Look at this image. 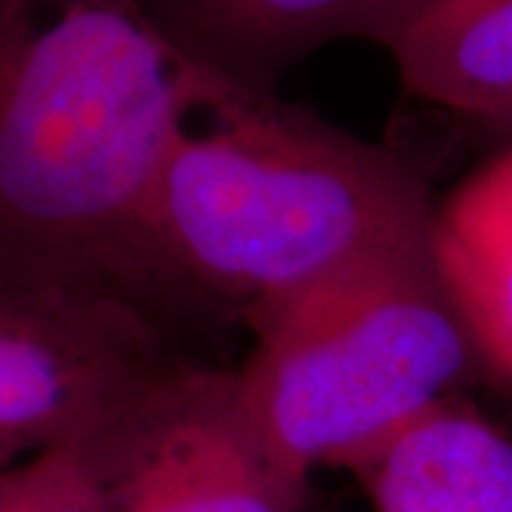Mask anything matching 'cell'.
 <instances>
[{
  "instance_id": "obj_1",
  "label": "cell",
  "mask_w": 512,
  "mask_h": 512,
  "mask_svg": "<svg viewBox=\"0 0 512 512\" xmlns=\"http://www.w3.org/2000/svg\"><path fill=\"white\" fill-rule=\"evenodd\" d=\"M214 80L134 0H0V279L165 333L200 308L157 245L154 194Z\"/></svg>"
},
{
  "instance_id": "obj_7",
  "label": "cell",
  "mask_w": 512,
  "mask_h": 512,
  "mask_svg": "<svg viewBox=\"0 0 512 512\" xmlns=\"http://www.w3.org/2000/svg\"><path fill=\"white\" fill-rule=\"evenodd\" d=\"M350 473L373 512H512V433L456 399L407 424Z\"/></svg>"
},
{
  "instance_id": "obj_3",
  "label": "cell",
  "mask_w": 512,
  "mask_h": 512,
  "mask_svg": "<svg viewBox=\"0 0 512 512\" xmlns=\"http://www.w3.org/2000/svg\"><path fill=\"white\" fill-rule=\"evenodd\" d=\"M234 370L262 450L293 478L353 470L481 370L439 259L359 271L248 316Z\"/></svg>"
},
{
  "instance_id": "obj_9",
  "label": "cell",
  "mask_w": 512,
  "mask_h": 512,
  "mask_svg": "<svg viewBox=\"0 0 512 512\" xmlns=\"http://www.w3.org/2000/svg\"><path fill=\"white\" fill-rule=\"evenodd\" d=\"M436 259L481 370L512 382V146L439 202Z\"/></svg>"
},
{
  "instance_id": "obj_10",
  "label": "cell",
  "mask_w": 512,
  "mask_h": 512,
  "mask_svg": "<svg viewBox=\"0 0 512 512\" xmlns=\"http://www.w3.org/2000/svg\"><path fill=\"white\" fill-rule=\"evenodd\" d=\"M0 512H111L97 447H63L0 467Z\"/></svg>"
},
{
  "instance_id": "obj_11",
  "label": "cell",
  "mask_w": 512,
  "mask_h": 512,
  "mask_svg": "<svg viewBox=\"0 0 512 512\" xmlns=\"http://www.w3.org/2000/svg\"><path fill=\"white\" fill-rule=\"evenodd\" d=\"M478 126H484L487 131H493L495 137H501L507 146H512V100L510 103H504L501 109L490 114L487 120H481Z\"/></svg>"
},
{
  "instance_id": "obj_5",
  "label": "cell",
  "mask_w": 512,
  "mask_h": 512,
  "mask_svg": "<svg viewBox=\"0 0 512 512\" xmlns=\"http://www.w3.org/2000/svg\"><path fill=\"white\" fill-rule=\"evenodd\" d=\"M97 456L111 512H308L311 501V481L256 441L222 367H177Z\"/></svg>"
},
{
  "instance_id": "obj_4",
  "label": "cell",
  "mask_w": 512,
  "mask_h": 512,
  "mask_svg": "<svg viewBox=\"0 0 512 512\" xmlns=\"http://www.w3.org/2000/svg\"><path fill=\"white\" fill-rule=\"evenodd\" d=\"M180 365L140 313L0 279V467L103 444Z\"/></svg>"
},
{
  "instance_id": "obj_8",
  "label": "cell",
  "mask_w": 512,
  "mask_h": 512,
  "mask_svg": "<svg viewBox=\"0 0 512 512\" xmlns=\"http://www.w3.org/2000/svg\"><path fill=\"white\" fill-rule=\"evenodd\" d=\"M379 46L436 109L481 123L512 100V0H407Z\"/></svg>"
},
{
  "instance_id": "obj_6",
  "label": "cell",
  "mask_w": 512,
  "mask_h": 512,
  "mask_svg": "<svg viewBox=\"0 0 512 512\" xmlns=\"http://www.w3.org/2000/svg\"><path fill=\"white\" fill-rule=\"evenodd\" d=\"M185 57L242 86L274 80L333 40L379 43L407 0H134Z\"/></svg>"
},
{
  "instance_id": "obj_2",
  "label": "cell",
  "mask_w": 512,
  "mask_h": 512,
  "mask_svg": "<svg viewBox=\"0 0 512 512\" xmlns=\"http://www.w3.org/2000/svg\"><path fill=\"white\" fill-rule=\"evenodd\" d=\"M436 211L410 157L217 74L160 171L154 234L185 291L248 319L350 274L436 256Z\"/></svg>"
}]
</instances>
